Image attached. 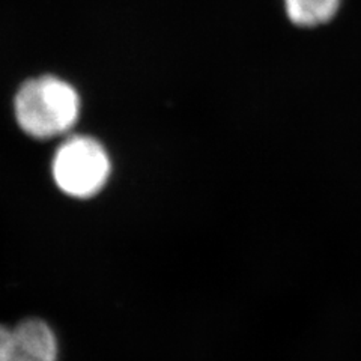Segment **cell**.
Segmentation results:
<instances>
[{"label": "cell", "instance_id": "cell-1", "mask_svg": "<svg viewBox=\"0 0 361 361\" xmlns=\"http://www.w3.org/2000/svg\"><path fill=\"white\" fill-rule=\"evenodd\" d=\"M14 115L20 128L33 139H51L75 126L80 115V97L59 77H35L17 90Z\"/></svg>", "mask_w": 361, "mask_h": 361}, {"label": "cell", "instance_id": "cell-2", "mask_svg": "<svg viewBox=\"0 0 361 361\" xmlns=\"http://www.w3.org/2000/svg\"><path fill=\"white\" fill-rule=\"evenodd\" d=\"M54 183L65 195L87 199L98 195L110 176V158L104 146L87 135L65 140L53 158Z\"/></svg>", "mask_w": 361, "mask_h": 361}, {"label": "cell", "instance_id": "cell-3", "mask_svg": "<svg viewBox=\"0 0 361 361\" xmlns=\"http://www.w3.org/2000/svg\"><path fill=\"white\" fill-rule=\"evenodd\" d=\"M342 0H283L286 17L298 27H318L330 23L341 9Z\"/></svg>", "mask_w": 361, "mask_h": 361}, {"label": "cell", "instance_id": "cell-4", "mask_svg": "<svg viewBox=\"0 0 361 361\" xmlns=\"http://www.w3.org/2000/svg\"><path fill=\"white\" fill-rule=\"evenodd\" d=\"M0 361H25L14 329L0 325Z\"/></svg>", "mask_w": 361, "mask_h": 361}]
</instances>
